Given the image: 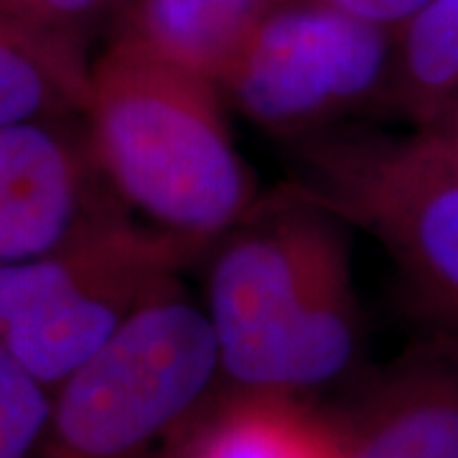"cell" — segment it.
Masks as SVG:
<instances>
[{"label":"cell","mask_w":458,"mask_h":458,"mask_svg":"<svg viewBox=\"0 0 458 458\" xmlns=\"http://www.w3.org/2000/svg\"><path fill=\"white\" fill-rule=\"evenodd\" d=\"M415 135L426 143L438 158L458 168V102L445 107L441 114L415 128Z\"/></svg>","instance_id":"2e32d148"},{"label":"cell","mask_w":458,"mask_h":458,"mask_svg":"<svg viewBox=\"0 0 458 458\" xmlns=\"http://www.w3.org/2000/svg\"><path fill=\"white\" fill-rule=\"evenodd\" d=\"M54 393L0 342V458H38Z\"/></svg>","instance_id":"5bb4252c"},{"label":"cell","mask_w":458,"mask_h":458,"mask_svg":"<svg viewBox=\"0 0 458 458\" xmlns=\"http://www.w3.org/2000/svg\"><path fill=\"white\" fill-rule=\"evenodd\" d=\"M209 245L110 214L44 258L0 267V342L54 393Z\"/></svg>","instance_id":"7a4b0ae2"},{"label":"cell","mask_w":458,"mask_h":458,"mask_svg":"<svg viewBox=\"0 0 458 458\" xmlns=\"http://www.w3.org/2000/svg\"><path fill=\"white\" fill-rule=\"evenodd\" d=\"M283 197L357 225L458 324V168L412 132L309 150L306 176Z\"/></svg>","instance_id":"5b68a950"},{"label":"cell","mask_w":458,"mask_h":458,"mask_svg":"<svg viewBox=\"0 0 458 458\" xmlns=\"http://www.w3.org/2000/svg\"><path fill=\"white\" fill-rule=\"evenodd\" d=\"M458 102V0H428L394 29L385 105L412 131Z\"/></svg>","instance_id":"7c38bea8"},{"label":"cell","mask_w":458,"mask_h":458,"mask_svg":"<svg viewBox=\"0 0 458 458\" xmlns=\"http://www.w3.org/2000/svg\"><path fill=\"white\" fill-rule=\"evenodd\" d=\"M346 242L336 216L280 197L262 222L232 237L209 273L207 316L222 372L240 382L265 344Z\"/></svg>","instance_id":"8992f818"},{"label":"cell","mask_w":458,"mask_h":458,"mask_svg":"<svg viewBox=\"0 0 458 458\" xmlns=\"http://www.w3.org/2000/svg\"><path fill=\"white\" fill-rule=\"evenodd\" d=\"M360 306L349 250H339L316 276L237 382L245 393L291 394L339 377L360 349Z\"/></svg>","instance_id":"9c48e42d"},{"label":"cell","mask_w":458,"mask_h":458,"mask_svg":"<svg viewBox=\"0 0 458 458\" xmlns=\"http://www.w3.org/2000/svg\"><path fill=\"white\" fill-rule=\"evenodd\" d=\"M84 135L105 183L156 227L216 240L255 212L219 84L120 29L89 64Z\"/></svg>","instance_id":"6da1fadb"},{"label":"cell","mask_w":458,"mask_h":458,"mask_svg":"<svg viewBox=\"0 0 458 458\" xmlns=\"http://www.w3.org/2000/svg\"><path fill=\"white\" fill-rule=\"evenodd\" d=\"M219 364L207 309L164 283L54 390L38 458H138L201 400Z\"/></svg>","instance_id":"3957f363"},{"label":"cell","mask_w":458,"mask_h":458,"mask_svg":"<svg viewBox=\"0 0 458 458\" xmlns=\"http://www.w3.org/2000/svg\"><path fill=\"white\" fill-rule=\"evenodd\" d=\"M327 3H334L344 11L369 18L394 31L405 18L412 16L420 5H426L428 0H327Z\"/></svg>","instance_id":"e0dca14e"},{"label":"cell","mask_w":458,"mask_h":458,"mask_svg":"<svg viewBox=\"0 0 458 458\" xmlns=\"http://www.w3.org/2000/svg\"><path fill=\"white\" fill-rule=\"evenodd\" d=\"M114 0H0V13L36 31L80 47L82 33L113 8Z\"/></svg>","instance_id":"9a60e30c"},{"label":"cell","mask_w":458,"mask_h":458,"mask_svg":"<svg viewBox=\"0 0 458 458\" xmlns=\"http://www.w3.org/2000/svg\"><path fill=\"white\" fill-rule=\"evenodd\" d=\"M189 458H339L334 428L288 394L245 393L201 430Z\"/></svg>","instance_id":"4fadbf2b"},{"label":"cell","mask_w":458,"mask_h":458,"mask_svg":"<svg viewBox=\"0 0 458 458\" xmlns=\"http://www.w3.org/2000/svg\"><path fill=\"white\" fill-rule=\"evenodd\" d=\"M278 0H132L125 31L165 59L219 80L229 59Z\"/></svg>","instance_id":"30bf717a"},{"label":"cell","mask_w":458,"mask_h":458,"mask_svg":"<svg viewBox=\"0 0 458 458\" xmlns=\"http://www.w3.org/2000/svg\"><path fill=\"white\" fill-rule=\"evenodd\" d=\"M87 82L77 44L0 13V125L82 113Z\"/></svg>","instance_id":"8fae6325"},{"label":"cell","mask_w":458,"mask_h":458,"mask_svg":"<svg viewBox=\"0 0 458 458\" xmlns=\"http://www.w3.org/2000/svg\"><path fill=\"white\" fill-rule=\"evenodd\" d=\"M331 428L339 458H458L456 334L412 344Z\"/></svg>","instance_id":"ba28073f"},{"label":"cell","mask_w":458,"mask_h":458,"mask_svg":"<svg viewBox=\"0 0 458 458\" xmlns=\"http://www.w3.org/2000/svg\"><path fill=\"white\" fill-rule=\"evenodd\" d=\"M394 31L327 0H278L247 33L219 89L270 132H309L385 102Z\"/></svg>","instance_id":"277c9868"},{"label":"cell","mask_w":458,"mask_h":458,"mask_svg":"<svg viewBox=\"0 0 458 458\" xmlns=\"http://www.w3.org/2000/svg\"><path fill=\"white\" fill-rule=\"evenodd\" d=\"M99 179L87 135L62 117L0 125V267L44 258L117 214Z\"/></svg>","instance_id":"52a82bcc"}]
</instances>
